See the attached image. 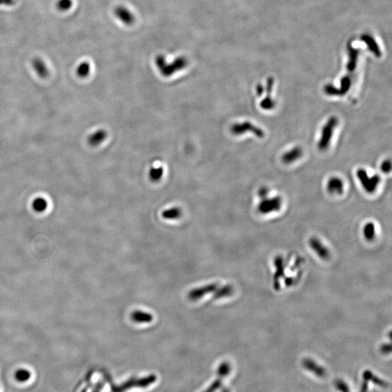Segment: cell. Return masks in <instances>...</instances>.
<instances>
[{
	"mask_svg": "<svg viewBox=\"0 0 392 392\" xmlns=\"http://www.w3.org/2000/svg\"><path fill=\"white\" fill-rule=\"evenodd\" d=\"M302 155H303V151H302V148L297 146V147L293 148L291 150L286 151L282 156V161L284 164H291L300 159Z\"/></svg>",
	"mask_w": 392,
	"mask_h": 392,
	"instance_id": "9a60e30c",
	"label": "cell"
},
{
	"mask_svg": "<svg viewBox=\"0 0 392 392\" xmlns=\"http://www.w3.org/2000/svg\"><path fill=\"white\" fill-rule=\"evenodd\" d=\"M33 67L38 76L41 78H46L48 76L49 71L45 62L40 59H35L33 61Z\"/></svg>",
	"mask_w": 392,
	"mask_h": 392,
	"instance_id": "ffe728a7",
	"label": "cell"
},
{
	"mask_svg": "<svg viewBox=\"0 0 392 392\" xmlns=\"http://www.w3.org/2000/svg\"><path fill=\"white\" fill-rule=\"evenodd\" d=\"M155 380H156V377L155 376H151L149 377L141 378V379L129 380L126 384L122 385L120 389H121V391H124V390L132 388V387H147L152 383L155 382Z\"/></svg>",
	"mask_w": 392,
	"mask_h": 392,
	"instance_id": "30bf717a",
	"label": "cell"
},
{
	"mask_svg": "<svg viewBox=\"0 0 392 392\" xmlns=\"http://www.w3.org/2000/svg\"><path fill=\"white\" fill-rule=\"evenodd\" d=\"M356 175L366 193L373 194L376 192L378 186L381 183V179L379 175H376L370 177L367 171L362 168L357 171Z\"/></svg>",
	"mask_w": 392,
	"mask_h": 392,
	"instance_id": "3957f363",
	"label": "cell"
},
{
	"mask_svg": "<svg viewBox=\"0 0 392 392\" xmlns=\"http://www.w3.org/2000/svg\"><path fill=\"white\" fill-rule=\"evenodd\" d=\"M107 136V132L104 129H98L91 133L88 137V143L91 147H97L105 141Z\"/></svg>",
	"mask_w": 392,
	"mask_h": 392,
	"instance_id": "2e32d148",
	"label": "cell"
},
{
	"mask_svg": "<svg viewBox=\"0 0 392 392\" xmlns=\"http://www.w3.org/2000/svg\"><path fill=\"white\" fill-rule=\"evenodd\" d=\"M376 226L373 222H368L366 224L363 229V235L364 239L368 241H371L376 237Z\"/></svg>",
	"mask_w": 392,
	"mask_h": 392,
	"instance_id": "603a6c76",
	"label": "cell"
},
{
	"mask_svg": "<svg viewBox=\"0 0 392 392\" xmlns=\"http://www.w3.org/2000/svg\"><path fill=\"white\" fill-rule=\"evenodd\" d=\"M326 188L330 194L341 195L344 190V181L338 177H332L328 181Z\"/></svg>",
	"mask_w": 392,
	"mask_h": 392,
	"instance_id": "8fae6325",
	"label": "cell"
},
{
	"mask_svg": "<svg viewBox=\"0 0 392 392\" xmlns=\"http://www.w3.org/2000/svg\"><path fill=\"white\" fill-rule=\"evenodd\" d=\"M230 370H231L230 364L227 362H222L219 365V369L217 370V374L219 378L216 381H213V384L207 389V390L204 392H216L222 386V381H223L224 378L226 377L227 375L230 373Z\"/></svg>",
	"mask_w": 392,
	"mask_h": 392,
	"instance_id": "ba28073f",
	"label": "cell"
},
{
	"mask_svg": "<svg viewBox=\"0 0 392 392\" xmlns=\"http://www.w3.org/2000/svg\"><path fill=\"white\" fill-rule=\"evenodd\" d=\"M363 376H364V379L367 380V381H373V383H375V384H377L378 386H381V387H387V384L385 381L380 379L377 376H374V375L371 373V371L367 370V371L364 372Z\"/></svg>",
	"mask_w": 392,
	"mask_h": 392,
	"instance_id": "4316f807",
	"label": "cell"
},
{
	"mask_svg": "<svg viewBox=\"0 0 392 392\" xmlns=\"http://www.w3.org/2000/svg\"><path fill=\"white\" fill-rule=\"evenodd\" d=\"M338 124V120L336 117H330L326 122V124L322 128L320 133V140L317 143V148L319 150L325 151L329 149L332 143V135L334 131Z\"/></svg>",
	"mask_w": 392,
	"mask_h": 392,
	"instance_id": "7a4b0ae2",
	"label": "cell"
},
{
	"mask_svg": "<svg viewBox=\"0 0 392 392\" xmlns=\"http://www.w3.org/2000/svg\"><path fill=\"white\" fill-rule=\"evenodd\" d=\"M164 175V169L162 166H152L149 171V178L152 181H158Z\"/></svg>",
	"mask_w": 392,
	"mask_h": 392,
	"instance_id": "cb8c5ba5",
	"label": "cell"
},
{
	"mask_svg": "<svg viewBox=\"0 0 392 392\" xmlns=\"http://www.w3.org/2000/svg\"><path fill=\"white\" fill-rule=\"evenodd\" d=\"M258 194H259V196L261 198H265V197L268 196V194H269V190H268V187H261L259 190Z\"/></svg>",
	"mask_w": 392,
	"mask_h": 392,
	"instance_id": "1f68e13d",
	"label": "cell"
},
{
	"mask_svg": "<svg viewBox=\"0 0 392 392\" xmlns=\"http://www.w3.org/2000/svg\"><path fill=\"white\" fill-rule=\"evenodd\" d=\"M222 392H230V391L228 389H225V390H224Z\"/></svg>",
	"mask_w": 392,
	"mask_h": 392,
	"instance_id": "d590c367",
	"label": "cell"
},
{
	"mask_svg": "<svg viewBox=\"0 0 392 392\" xmlns=\"http://www.w3.org/2000/svg\"><path fill=\"white\" fill-rule=\"evenodd\" d=\"M219 287V283H214L207 285V286L199 287V288H193L187 294V298L191 302L198 301L202 299L204 296L211 294V293H214Z\"/></svg>",
	"mask_w": 392,
	"mask_h": 392,
	"instance_id": "52a82bcc",
	"label": "cell"
},
{
	"mask_svg": "<svg viewBox=\"0 0 392 392\" xmlns=\"http://www.w3.org/2000/svg\"><path fill=\"white\" fill-rule=\"evenodd\" d=\"M48 207V203L45 198L42 197H39V198H35L32 202V208L33 211L37 212V213H42L45 211Z\"/></svg>",
	"mask_w": 392,
	"mask_h": 392,
	"instance_id": "44dd1931",
	"label": "cell"
},
{
	"mask_svg": "<svg viewBox=\"0 0 392 392\" xmlns=\"http://www.w3.org/2000/svg\"><path fill=\"white\" fill-rule=\"evenodd\" d=\"M309 244L312 249L321 259H327L330 257V252H329V249L322 243V242L318 239L312 238L309 241Z\"/></svg>",
	"mask_w": 392,
	"mask_h": 392,
	"instance_id": "7c38bea8",
	"label": "cell"
},
{
	"mask_svg": "<svg viewBox=\"0 0 392 392\" xmlns=\"http://www.w3.org/2000/svg\"><path fill=\"white\" fill-rule=\"evenodd\" d=\"M381 169L384 173H389L392 169V163L390 160H385L384 162L381 164Z\"/></svg>",
	"mask_w": 392,
	"mask_h": 392,
	"instance_id": "f1b7e54d",
	"label": "cell"
},
{
	"mask_svg": "<svg viewBox=\"0 0 392 392\" xmlns=\"http://www.w3.org/2000/svg\"><path fill=\"white\" fill-rule=\"evenodd\" d=\"M352 83L351 76L346 75L341 78L339 88H336L332 84H328L325 86L324 91L329 96H343L349 91Z\"/></svg>",
	"mask_w": 392,
	"mask_h": 392,
	"instance_id": "5b68a950",
	"label": "cell"
},
{
	"mask_svg": "<svg viewBox=\"0 0 392 392\" xmlns=\"http://www.w3.org/2000/svg\"><path fill=\"white\" fill-rule=\"evenodd\" d=\"M283 205V199L280 196L269 198L267 196L262 198V201L258 205V211L262 214H268L270 213L280 211Z\"/></svg>",
	"mask_w": 392,
	"mask_h": 392,
	"instance_id": "277c9868",
	"label": "cell"
},
{
	"mask_svg": "<svg viewBox=\"0 0 392 392\" xmlns=\"http://www.w3.org/2000/svg\"><path fill=\"white\" fill-rule=\"evenodd\" d=\"M162 217L167 220L179 219L181 216V210L178 207H173L162 212Z\"/></svg>",
	"mask_w": 392,
	"mask_h": 392,
	"instance_id": "7402d4cb",
	"label": "cell"
},
{
	"mask_svg": "<svg viewBox=\"0 0 392 392\" xmlns=\"http://www.w3.org/2000/svg\"><path fill=\"white\" fill-rule=\"evenodd\" d=\"M30 376L31 374L28 370L22 368L17 370L15 374V378L18 382L24 383L28 381L30 379Z\"/></svg>",
	"mask_w": 392,
	"mask_h": 392,
	"instance_id": "484cf974",
	"label": "cell"
},
{
	"mask_svg": "<svg viewBox=\"0 0 392 392\" xmlns=\"http://www.w3.org/2000/svg\"><path fill=\"white\" fill-rule=\"evenodd\" d=\"M381 350H382L384 353H390V352H391V346L384 344V345L381 347Z\"/></svg>",
	"mask_w": 392,
	"mask_h": 392,
	"instance_id": "836d02e7",
	"label": "cell"
},
{
	"mask_svg": "<svg viewBox=\"0 0 392 392\" xmlns=\"http://www.w3.org/2000/svg\"><path fill=\"white\" fill-rule=\"evenodd\" d=\"M155 62L159 72L166 77H169L181 71L188 65V60L183 56L177 58L172 62H168L164 56L159 55L155 57Z\"/></svg>",
	"mask_w": 392,
	"mask_h": 392,
	"instance_id": "6da1fadb",
	"label": "cell"
},
{
	"mask_svg": "<svg viewBox=\"0 0 392 392\" xmlns=\"http://www.w3.org/2000/svg\"><path fill=\"white\" fill-rule=\"evenodd\" d=\"M361 40L365 43L368 50L374 55L376 57L381 58L382 56V52L380 49L379 45L376 42V39L369 34H363L361 36Z\"/></svg>",
	"mask_w": 392,
	"mask_h": 392,
	"instance_id": "5bb4252c",
	"label": "cell"
},
{
	"mask_svg": "<svg viewBox=\"0 0 392 392\" xmlns=\"http://www.w3.org/2000/svg\"><path fill=\"white\" fill-rule=\"evenodd\" d=\"M231 132L235 135H243L245 132H251L259 138L265 137V132L261 128L250 121H243L242 123H235L232 126Z\"/></svg>",
	"mask_w": 392,
	"mask_h": 392,
	"instance_id": "8992f818",
	"label": "cell"
},
{
	"mask_svg": "<svg viewBox=\"0 0 392 392\" xmlns=\"http://www.w3.org/2000/svg\"><path fill=\"white\" fill-rule=\"evenodd\" d=\"M114 13H115L117 18L121 22L123 23L124 25L131 26L135 23V15L132 13L131 10H129L127 7H124V6L120 5L116 7L115 10H114Z\"/></svg>",
	"mask_w": 392,
	"mask_h": 392,
	"instance_id": "9c48e42d",
	"label": "cell"
},
{
	"mask_svg": "<svg viewBox=\"0 0 392 392\" xmlns=\"http://www.w3.org/2000/svg\"><path fill=\"white\" fill-rule=\"evenodd\" d=\"M13 0H0V4H10Z\"/></svg>",
	"mask_w": 392,
	"mask_h": 392,
	"instance_id": "e575fe53",
	"label": "cell"
},
{
	"mask_svg": "<svg viewBox=\"0 0 392 392\" xmlns=\"http://www.w3.org/2000/svg\"><path fill=\"white\" fill-rule=\"evenodd\" d=\"M71 4H72V1L71 0H60L59 2V7L61 10H66L71 7Z\"/></svg>",
	"mask_w": 392,
	"mask_h": 392,
	"instance_id": "f546056e",
	"label": "cell"
},
{
	"mask_svg": "<svg viewBox=\"0 0 392 392\" xmlns=\"http://www.w3.org/2000/svg\"><path fill=\"white\" fill-rule=\"evenodd\" d=\"M131 319L136 323H150L153 320V317L149 312L135 310L131 314Z\"/></svg>",
	"mask_w": 392,
	"mask_h": 392,
	"instance_id": "ac0fdd59",
	"label": "cell"
},
{
	"mask_svg": "<svg viewBox=\"0 0 392 392\" xmlns=\"http://www.w3.org/2000/svg\"><path fill=\"white\" fill-rule=\"evenodd\" d=\"M90 65L89 62H83L78 66L76 74L81 78H86L90 73Z\"/></svg>",
	"mask_w": 392,
	"mask_h": 392,
	"instance_id": "d4e9b609",
	"label": "cell"
},
{
	"mask_svg": "<svg viewBox=\"0 0 392 392\" xmlns=\"http://www.w3.org/2000/svg\"><path fill=\"white\" fill-rule=\"evenodd\" d=\"M303 366L306 370L312 372V373L319 376V377H323V376L326 375V370H325L323 367L317 364V363L315 362V361H312V360H303Z\"/></svg>",
	"mask_w": 392,
	"mask_h": 392,
	"instance_id": "e0dca14e",
	"label": "cell"
},
{
	"mask_svg": "<svg viewBox=\"0 0 392 392\" xmlns=\"http://www.w3.org/2000/svg\"><path fill=\"white\" fill-rule=\"evenodd\" d=\"M260 107L265 111L272 110L275 107V102L273 100L271 96H266L263 100L261 101Z\"/></svg>",
	"mask_w": 392,
	"mask_h": 392,
	"instance_id": "83f0119b",
	"label": "cell"
},
{
	"mask_svg": "<svg viewBox=\"0 0 392 392\" xmlns=\"http://www.w3.org/2000/svg\"><path fill=\"white\" fill-rule=\"evenodd\" d=\"M234 293V288L231 285H226V286L219 287L214 292L213 298L214 300H221V299L227 298L233 295Z\"/></svg>",
	"mask_w": 392,
	"mask_h": 392,
	"instance_id": "d6986e66",
	"label": "cell"
},
{
	"mask_svg": "<svg viewBox=\"0 0 392 392\" xmlns=\"http://www.w3.org/2000/svg\"><path fill=\"white\" fill-rule=\"evenodd\" d=\"M336 387L338 390H341L342 392H349V388H348L347 384L341 381H338L336 382Z\"/></svg>",
	"mask_w": 392,
	"mask_h": 392,
	"instance_id": "4dcf8cb0",
	"label": "cell"
},
{
	"mask_svg": "<svg viewBox=\"0 0 392 392\" xmlns=\"http://www.w3.org/2000/svg\"><path fill=\"white\" fill-rule=\"evenodd\" d=\"M348 52H349V60H348L347 62V69L348 72L352 74L355 72L357 65H358L360 50L359 49L355 48L352 46H349Z\"/></svg>",
	"mask_w": 392,
	"mask_h": 392,
	"instance_id": "4fadbf2b",
	"label": "cell"
},
{
	"mask_svg": "<svg viewBox=\"0 0 392 392\" xmlns=\"http://www.w3.org/2000/svg\"><path fill=\"white\" fill-rule=\"evenodd\" d=\"M265 88L262 85V84H258L257 88H256V92L259 97L262 96L265 93Z\"/></svg>",
	"mask_w": 392,
	"mask_h": 392,
	"instance_id": "d6a6232c",
	"label": "cell"
}]
</instances>
